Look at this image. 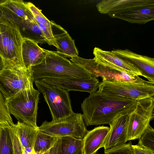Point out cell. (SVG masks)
<instances>
[{"label":"cell","mask_w":154,"mask_h":154,"mask_svg":"<svg viewBox=\"0 0 154 154\" xmlns=\"http://www.w3.org/2000/svg\"><path fill=\"white\" fill-rule=\"evenodd\" d=\"M32 149L30 147L23 148L22 154H30Z\"/></svg>","instance_id":"31"},{"label":"cell","mask_w":154,"mask_h":154,"mask_svg":"<svg viewBox=\"0 0 154 154\" xmlns=\"http://www.w3.org/2000/svg\"><path fill=\"white\" fill-rule=\"evenodd\" d=\"M104 126L95 127L88 131L83 138V154H94L103 147L109 131Z\"/></svg>","instance_id":"15"},{"label":"cell","mask_w":154,"mask_h":154,"mask_svg":"<svg viewBox=\"0 0 154 154\" xmlns=\"http://www.w3.org/2000/svg\"><path fill=\"white\" fill-rule=\"evenodd\" d=\"M128 114L121 115L109 125V131L103 144L104 151L126 143Z\"/></svg>","instance_id":"13"},{"label":"cell","mask_w":154,"mask_h":154,"mask_svg":"<svg viewBox=\"0 0 154 154\" xmlns=\"http://www.w3.org/2000/svg\"><path fill=\"white\" fill-rule=\"evenodd\" d=\"M10 129L0 126V154H14Z\"/></svg>","instance_id":"22"},{"label":"cell","mask_w":154,"mask_h":154,"mask_svg":"<svg viewBox=\"0 0 154 154\" xmlns=\"http://www.w3.org/2000/svg\"><path fill=\"white\" fill-rule=\"evenodd\" d=\"M13 129L18 136L23 148L33 149L38 129L18 121L15 124Z\"/></svg>","instance_id":"19"},{"label":"cell","mask_w":154,"mask_h":154,"mask_svg":"<svg viewBox=\"0 0 154 154\" xmlns=\"http://www.w3.org/2000/svg\"><path fill=\"white\" fill-rule=\"evenodd\" d=\"M93 59L97 64L121 72H125L137 76L141 73L132 63L115 54L112 51L103 50L98 47L93 50Z\"/></svg>","instance_id":"11"},{"label":"cell","mask_w":154,"mask_h":154,"mask_svg":"<svg viewBox=\"0 0 154 154\" xmlns=\"http://www.w3.org/2000/svg\"><path fill=\"white\" fill-rule=\"evenodd\" d=\"M121 58L132 63L139 70L142 76L154 83V59L141 55L127 49L111 51Z\"/></svg>","instance_id":"14"},{"label":"cell","mask_w":154,"mask_h":154,"mask_svg":"<svg viewBox=\"0 0 154 154\" xmlns=\"http://www.w3.org/2000/svg\"><path fill=\"white\" fill-rule=\"evenodd\" d=\"M15 125L9 112L6 100L0 91V126L12 129Z\"/></svg>","instance_id":"23"},{"label":"cell","mask_w":154,"mask_h":154,"mask_svg":"<svg viewBox=\"0 0 154 154\" xmlns=\"http://www.w3.org/2000/svg\"><path fill=\"white\" fill-rule=\"evenodd\" d=\"M40 94L32 86L6 100L10 113L18 121L38 129L36 120Z\"/></svg>","instance_id":"4"},{"label":"cell","mask_w":154,"mask_h":154,"mask_svg":"<svg viewBox=\"0 0 154 154\" xmlns=\"http://www.w3.org/2000/svg\"><path fill=\"white\" fill-rule=\"evenodd\" d=\"M133 154H154V151L137 144L131 145Z\"/></svg>","instance_id":"29"},{"label":"cell","mask_w":154,"mask_h":154,"mask_svg":"<svg viewBox=\"0 0 154 154\" xmlns=\"http://www.w3.org/2000/svg\"><path fill=\"white\" fill-rule=\"evenodd\" d=\"M60 138L58 154H83L82 139L70 136Z\"/></svg>","instance_id":"20"},{"label":"cell","mask_w":154,"mask_h":154,"mask_svg":"<svg viewBox=\"0 0 154 154\" xmlns=\"http://www.w3.org/2000/svg\"><path fill=\"white\" fill-rule=\"evenodd\" d=\"M70 60L86 70L91 76L97 78L101 77L102 80L111 82L133 81L139 78V76L120 72L98 64L93 59H85L77 56L71 57Z\"/></svg>","instance_id":"10"},{"label":"cell","mask_w":154,"mask_h":154,"mask_svg":"<svg viewBox=\"0 0 154 154\" xmlns=\"http://www.w3.org/2000/svg\"><path fill=\"white\" fill-rule=\"evenodd\" d=\"M0 7L25 21H35L31 12L22 0H3L0 3Z\"/></svg>","instance_id":"17"},{"label":"cell","mask_w":154,"mask_h":154,"mask_svg":"<svg viewBox=\"0 0 154 154\" xmlns=\"http://www.w3.org/2000/svg\"><path fill=\"white\" fill-rule=\"evenodd\" d=\"M131 141L123 145L116 147L110 150L104 151V154H133Z\"/></svg>","instance_id":"27"},{"label":"cell","mask_w":154,"mask_h":154,"mask_svg":"<svg viewBox=\"0 0 154 154\" xmlns=\"http://www.w3.org/2000/svg\"><path fill=\"white\" fill-rule=\"evenodd\" d=\"M45 50V55L42 62L31 66L29 69L33 81L45 78H87L91 77L86 70L57 51Z\"/></svg>","instance_id":"3"},{"label":"cell","mask_w":154,"mask_h":154,"mask_svg":"<svg viewBox=\"0 0 154 154\" xmlns=\"http://www.w3.org/2000/svg\"><path fill=\"white\" fill-rule=\"evenodd\" d=\"M49 151H48V152H46L44 154H49Z\"/></svg>","instance_id":"34"},{"label":"cell","mask_w":154,"mask_h":154,"mask_svg":"<svg viewBox=\"0 0 154 154\" xmlns=\"http://www.w3.org/2000/svg\"><path fill=\"white\" fill-rule=\"evenodd\" d=\"M97 91L111 97L138 100L154 97V83L140 77L133 81L102 80Z\"/></svg>","instance_id":"5"},{"label":"cell","mask_w":154,"mask_h":154,"mask_svg":"<svg viewBox=\"0 0 154 154\" xmlns=\"http://www.w3.org/2000/svg\"><path fill=\"white\" fill-rule=\"evenodd\" d=\"M26 5L32 13L35 20L43 24L49 29L52 30V21H50L44 15L41 10L30 2L26 3Z\"/></svg>","instance_id":"25"},{"label":"cell","mask_w":154,"mask_h":154,"mask_svg":"<svg viewBox=\"0 0 154 154\" xmlns=\"http://www.w3.org/2000/svg\"><path fill=\"white\" fill-rule=\"evenodd\" d=\"M2 1H2H0V3Z\"/></svg>","instance_id":"36"},{"label":"cell","mask_w":154,"mask_h":154,"mask_svg":"<svg viewBox=\"0 0 154 154\" xmlns=\"http://www.w3.org/2000/svg\"><path fill=\"white\" fill-rule=\"evenodd\" d=\"M43 82L54 86L70 91H79L91 94L97 91L100 82L97 78L91 76L89 78H45Z\"/></svg>","instance_id":"12"},{"label":"cell","mask_w":154,"mask_h":154,"mask_svg":"<svg viewBox=\"0 0 154 154\" xmlns=\"http://www.w3.org/2000/svg\"><path fill=\"white\" fill-rule=\"evenodd\" d=\"M38 129L57 138L70 136L83 139L88 131L81 113H74L61 119L48 122L45 121Z\"/></svg>","instance_id":"7"},{"label":"cell","mask_w":154,"mask_h":154,"mask_svg":"<svg viewBox=\"0 0 154 154\" xmlns=\"http://www.w3.org/2000/svg\"><path fill=\"white\" fill-rule=\"evenodd\" d=\"M13 128L10 129V131L14 154H22L23 147L18 136Z\"/></svg>","instance_id":"28"},{"label":"cell","mask_w":154,"mask_h":154,"mask_svg":"<svg viewBox=\"0 0 154 154\" xmlns=\"http://www.w3.org/2000/svg\"><path fill=\"white\" fill-rule=\"evenodd\" d=\"M137 101L109 96L96 91L90 94L81 104L84 122L88 126L109 125L118 116L133 111Z\"/></svg>","instance_id":"1"},{"label":"cell","mask_w":154,"mask_h":154,"mask_svg":"<svg viewBox=\"0 0 154 154\" xmlns=\"http://www.w3.org/2000/svg\"><path fill=\"white\" fill-rule=\"evenodd\" d=\"M48 104L53 121L65 118L74 112L69 92L66 90L45 82L42 79L33 81Z\"/></svg>","instance_id":"6"},{"label":"cell","mask_w":154,"mask_h":154,"mask_svg":"<svg viewBox=\"0 0 154 154\" xmlns=\"http://www.w3.org/2000/svg\"><path fill=\"white\" fill-rule=\"evenodd\" d=\"M60 143V139L59 138L53 146L49 150V154H58Z\"/></svg>","instance_id":"30"},{"label":"cell","mask_w":154,"mask_h":154,"mask_svg":"<svg viewBox=\"0 0 154 154\" xmlns=\"http://www.w3.org/2000/svg\"><path fill=\"white\" fill-rule=\"evenodd\" d=\"M33 82L30 71L4 69L0 72V91L6 100L33 86Z\"/></svg>","instance_id":"9"},{"label":"cell","mask_w":154,"mask_h":154,"mask_svg":"<svg viewBox=\"0 0 154 154\" xmlns=\"http://www.w3.org/2000/svg\"><path fill=\"white\" fill-rule=\"evenodd\" d=\"M154 97L138 100L134 109L128 114L127 140L138 139L154 118Z\"/></svg>","instance_id":"8"},{"label":"cell","mask_w":154,"mask_h":154,"mask_svg":"<svg viewBox=\"0 0 154 154\" xmlns=\"http://www.w3.org/2000/svg\"><path fill=\"white\" fill-rule=\"evenodd\" d=\"M137 145L154 151V129L150 125L138 139Z\"/></svg>","instance_id":"24"},{"label":"cell","mask_w":154,"mask_h":154,"mask_svg":"<svg viewBox=\"0 0 154 154\" xmlns=\"http://www.w3.org/2000/svg\"><path fill=\"white\" fill-rule=\"evenodd\" d=\"M58 138L38 130L33 149L36 154H44L53 146Z\"/></svg>","instance_id":"21"},{"label":"cell","mask_w":154,"mask_h":154,"mask_svg":"<svg viewBox=\"0 0 154 154\" xmlns=\"http://www.w3.org/2000/svg\"><path fill=\"white\" fill-rule=\"evenodd\" d=\"M30 154H36L33 149Z\"/></svg>","instance_id":"33"},{"label":"cell","mask_w":154,"mask_h":154,"mask_svg":"<svg viewBox=\"0 0 154 154\" xmlns=\"http://www.w3.org/2000/svg\"><path fill=\"white\" fill-rule=\"evenodd\" d=\"M100 154V153H98V152H96V153H95V154Z\"/></svg>","instance_id":"35"},{"label":"cell","mask_w":154,"mask_h":154,"mask_svg":"<svg viewBox=\"0 0 154 154\" xmlns=\"http://www.w3.org/2000/svg\"><path fill=\"white\" fill-rule=\"evenodd\" d=\"M58 47L57 52L64 57H72L78 56L79 53L74 40L65 31L62 33L54 35Z\"/></svg>","instance_id":"18"},{"label":"cell","mask_w":154,"mask_h":154,"mask_svg":"<svg viewBox=\"0 0 154 154\" xmlns=\"http://www.w3.org/2000/svg\"><path fill=\"white\" fill-rule=\"evenodd\" d=\"M45 51L32 40L23 37L21 54L26 69L29 70L31 67L40 63L45 55Z\"/></svg>","instance_id":"16"},{"label":"cell","mask_w":154,"mask_h":154,"mask_svg":"<svg viewBox=\"0 0 154 154\" xmlns=\"http://www.w3.org/2000/svg\"><path fill=\"white\" fill-rule=\"evenodd\" d=\"M5 69V65L3 59L0 55V72Z\"/></svg>","instance_id":"32"},{"label":"cell","mask_w":154,"mask_h":154,"mask_svg":"<svg viewBox=\"0 0 154 154\" xmlns=\"http://www.w3.org/2000/svg\"><path fill=\"white\" fill-rule=\"evenodd\" d=\"M0 16V55L5 69L25 72L23 61L21 47L23 37L20 25L3 14Z\"/></svg>","instance_id":"2"},{"label":"cell","mask_w":154,"mask_h":154,"mask_svg":"<svg viewBox=\"0 0 154 154\" xmlns=\"http://www.w3.org/2000/svg\"><path fill=\"white\" fill-rule=\"evenodd\" d=\"M35 21L41 30L45 42L49 45L54 46L58 49V48L52 30L49 29L43 24Z\"/></svg>","instance_id":"26"}]
</instances>
